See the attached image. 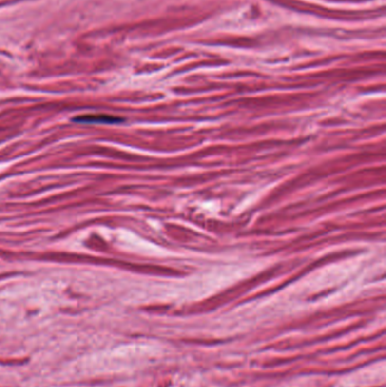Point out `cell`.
<instances>
[{"label": "cell", "mask_w": 386, "mask_h": 387, "mask_svg": "<svg viewBox=\"0 0 386 387\" xmlns=\"http://www.w3.org/2000/svg\"><path fill=\"white\" fill-rule=\"evenodd\" d=\"M75 121L90 122V124H114V122H118L119 119L115 117H110V116L97 115V116H84V117L76 118Z\"/></svg>", "instance_id": "6da1fadb"}]
</instances>
